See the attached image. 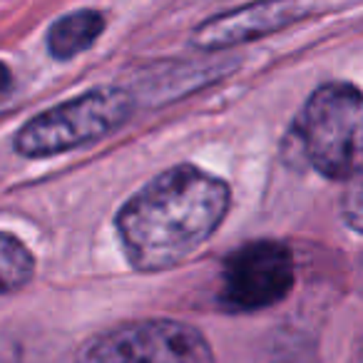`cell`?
Masks as SVG:
<instances>
[{"label": "cell", "mask_w": 363, "mask_h": 363, "mask_svg": "<svg viewBox=\"0 0 363 363\" xmlns=\"http://www.w3.org/2000/svg\"><path fill=\"white\" fill-rule=\"evenodd\" d=\"M232 187L192 162H179L145 182L115 214L127 264L160 274L199 252L227 219Z\"/></svg>", "instance_id": "6da1fadb"}, {"label": "cell", "mask_w": 363, "mask_h": 363, "mask_svg": "<svg viewBox=\"0 0 363 363\" xmlns=\"http://www.w3.org/2000/svg\"><path fill=\"white\" fill-rule=\"evenodd\" d=\"M289 145L303 164L331 182H351L363 172V92L351 82H323L296 115Z\"/></svg>", "instance_id": "7a4b0ae2"}, {"label": "cell", "mask_w": 363, "mask_h": 363, "mask_svg": "<svg viewBox=\"0 0 363 363\" xmlns=\"http://www.w3.org/2000/svg\"><path fill=\"white\" fill-rule=\"evenodd\" d=\"M132 112L135 97L125 87H92L28 120L16 135V152L28 160H45L95 145L125 127Z\"/></svg>", "instance_id": "3957f363"}, {"label": "cell", "mask_w": 363, "mask_h": 363, "mask_svg": "<svg viewBox=\"0 0 363 363\" xmlns=\"http://www.w3.org/2000/svg\"><path fill=\"white\" fill-rule=\"evenodd\" d=\"M75 363H217L209 338L179 318H135L90 336Z\"/></svg>", "instance_id": "277c9868"}, {"label": "cell", "mask_w": 363, "mask_h": 363, "mask_svg": "<svg viewBox=\"0 0 363 363\" xmlns=\"http://www.w3.org/2000/svg\"><path fill=\"white\" fill-rule=\"evenodd\" d=\"M296 284V262L289 244L254 239L222 262L217 301L229 313H254L289 298Z\"/></svg>", "instance_id": "5b68a950"}, {"label": "cell", "mask_w": 363, "mask_h": 363, "mask_svg": "<svg viewBox=\"0 0 363 363\" xmlns=\"http://www.w3.org/2000/svg\"><path fill=\"white\" fill-rule=\"evenodd\" d=\"M306 13V6H294V3H254V6L234 8L199 23L192 33V45L207 52L229 50L274 35L301 21Z\"/></svg>", "instance_id": "8992f818"}, {"label": "cell", "mask_w": 363, "mask_h": 363, "mask_svg": "<svg viewBox=\"0 0 363 363\" xmlns=\"http://www.w3.org/2000/svg\"><path fill=\"white\" fill-rule=\"evenodd\" d=\"M105 16L92 8L67 13V16L57 18L48 30V52L55 60H72L95 45L97 38L105 33Z\"/></svg>", "instance_id": "52a82bcc"}, {"label": "cell", "mask_w": 363, "mask_h": 363, "mask_svg": "<svg viewBox=\"0 0 363 363\" xmlns=\"http://www.w3.org/2000/svg\"><path fill=\"white\" fill-rule=\"evenodd\" d=\"M35 274V259L30 249L13 234L0 232V296L16 294L28 286Z\"/></svg>", "instance_id": "ba28073f"}, {"label": "cell", "mask_w": 363, "mask_h": 363, "mask_svg": "<svg viewBox=\"0 0 363 363\" xmlns=\"http://www.w3.org/2000/svg\"><path fill=\"white\" fill-rule=\"evenodd\" d=\"M341 219L351 232L363 234V172L348 182L341 199Z\"/></svg>", "instance_id": "9c48e42d"}, {"label": "cell", "mask_w": 363, "mask_h": 363, "mask_svg": "<svg viewBox=\"0 0 363 363\" xmlns=\"http://www.w3.org/2000/svg\"><path fill=\"white\" fill-rule=\"evenodd\" d=\"M11 85H13V72H11V67H8L6 62H0V97H3L8 90H11Z\"/></svg>", "instance_id": "30bf717a"}, {"label": "cell", "mask_w": 363, "mask_h": 363, "mask_svg": "<svg viewBox=\"0 0 363 363\" xmlns=\"http://www.w3.org/2000/svg\"><path fill=\"white\" fill-rule=\"evenodd\" d=\"M358 358H361V363H363V341H361V351H358Z\"/></svg>", "instance_id": "8fae6325"}]
</instances>
